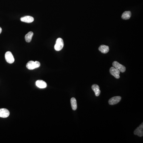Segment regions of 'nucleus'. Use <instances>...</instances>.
<instances>
[{
	"instance_id": "obj_1",
	"label": "nucleus",
	"mask_w": 143,
	"mask_h": 143,
	"mask_svg": "<svg viewBox=\"0 0 143 143\" xmlns=\"http://www.w3.org/2000/svg\"><path fill=\"white\" fill-rule=\"evenodd\" d=\"M26 67L27 69L32 70L39 68L40 66V63L38 61H30L26 64Z\"/></svg>"
},
{
	"instance_id": "obj_2",
	"label": "nucleus",
	"mask_w": 143,
	"mask_h": 143,
	"mask_svg": "<svg viewBox=\"0 0 143 143\" xmlns=\"http://www.w3.org/2000/svg\"><path fill=\"white\" fill-rule=\"evenodd\" d=\"M64 45V43L63 39L61 38H59L57 39L56 44L54 47L55 50L57 51H60L63 47Z\"/></svg>"
},
{
	"instance_id": "obj_3",
	"label": "nucleus",
	"mask_w": 143,
	"mask_h": 143,
	"mask_svg": "<svg viewBox=\"0 0 143 143\" xmlns=\"http://www.w3.org/2000/svg\"><path fill=\"white\" fill-rule=\"evenodd\" d=\"M5 58L7 62L9 64H12L14 62V58L12 53L10 51H7L5 54Z\"/></svg>"
},
{
	"instance_id": "obj_4",
	"label": "nucleus",
	"mask_w": 143,
	"mask_h": 143,
	"mask_svg": "<svg viewBox=\"0 0 143 143\" xmlns=\"http://www.w3.org/2000/svg\"><path fill=\"white\" fill-rule=\"evenodd\" d=\"M113 67L118 70L120 72H124L126 71V68L125 66L121 65L117 61H114L113 63Z\"/></svg>"
},
{
	"instance_id": "obj_5",
	"label": "nucleus",
	"mask_w": 143,
	"mask_h": 143,
	"mask_svg": "<svg viewBox=\"0 0 143 143\" xmlns=\"http://www.w3.org/2000/svg\"><path fill=\"white\" fill-rule=\"evenodd\" d=\"M110 72L112 75L115 77L117 79H119L120 77V72L116 69L114 67H112L110 69Z\"/></svg>"
},
{
	"instance_id": "obj_6",
	"label": "nucleus",
	"mask_w": 143,
	"mask_h": 143,
	"mask_svg": "<svg viewBox=\"0 0 143 143\" xmlns=\"http://www.w3.org/2000/svg\"><path fill=\"white\" fill-rule=\"evenodd\" d=\"M121 100V97L120 96H115L112 97L109 101V103L110 105H114L119 103Z\"/></svg>"
},
{
	"instance_id": "obj_7",
	"label": "nucleus",
	"mask_w": 143,
	"mask_h": 143,
	"mask_svg": "<svg viewBox=\"0 0 143 143\" xmlns=\"http://www.w3.org/2000/svg\"><path fill=\"white\" fill-rule=\"evenodd\" d=\"M143 125L142 124L134 132V134L140 137L143 136Z\"/></svg>"
},
{
	"instance_id": "obj_8",
	"label": "nucleus",
	"mask_w": 143,
	"mask_h": 143,
	"mask_svg": "<svg viewBox=\"0 0 143 143\" xmlns=\"http://www.w3.org/2000/svg\"><path fill=\"white\" fill-rule=\"evenodd\" d=\"M10 115V112L8 109H0V117L2 118H7Z\"/></svg>"
},
{
	"instance_id": "obj_9",
	"label": "nucleus",
	"mask_w": 143,
	"mask_h": 143,
	"mask_svg": "<svg viewBox=\"0 0 143 143\" xmlns=\"http://www.w3.org/2000/svg\"><path fill=\"white\" fill-rule=\"evenodd\" d=\"M34 18L33 17L29 16L23 17L20 18V20L22 22L27 23H32L34 22Z\"/></svg>"
},
{
	"instance_id": "obj_10",
	"label": "nucleus",
	"mask_w": 143,
	"mask_h": 143,
	"mask_svg": "<svg viewBox=\"0 0 143 143\" xmlns=\"http://www.w3.org/2000/svg\"><path fill=\"white\" fill-rule=\"evenodd\" d=\"M36 85L40 88H45L47 86V84L46 82L42 80H38L35 82Z\"/></svg>"
},
{
	"instance_id": "obj_11",
	"label": "nucleus",
	"mask_w": 143,
	"mask_h": 143,
	"mask_svg": "<svg viewBox=\"0 0 143 143\" xmlns=\"http://www.w3.org/2000/svg\"><path fill=\"white\" fill-rule=\"evenodd\" d=\"M92 89L95 93L96 96H99L100 94L101 91L100 87L97 84H93L92 87Z\"/></svg>"
},
{
	"instance_id": "obj_12",
	"label": "nucleus",
	"mask_w": 143,
	"mask_h": 143,
	"mask_svg": "<svg viewBox=\"0 0 143 143\" xmlns=\"http://www.w3.org/2000/svg\"><path fill=\"white\" fill-rule=\"evenodd\" d=\"M99 50L102 53L106 54L109 51V46L105 45H101L99 48Z\"/></svg>"
},
{
	"instance_id": "obj_13",
	"label": "nucleus",
	"mask_w": 143,
	"mask_h": 143,
	"mask_svg": "<svg viewBox=\"0 0 143 143\" xmlns=\"http://www.w3.org/2000/svg\"><path fill=\"white\" fill-rule=\"evenodd\" d=\"M34 35V33L33 32H30L26 34L25 37V40L27 43H30L31 42L32 40V38L33 37Z\"/></svg>"
},
{
	"instance_id": "obj_14",
	"label": "nucleus",
	"mask_w": 143,
	"mask_h": 143,
	"mask_svg": "<svg viewBox=\"0 0 143 143\" xmlns=\"http://www.w3.org/2000/svg\"><path fill=\"white\" fill-rule=\"evenodd\" d=\"M70 102L72 110H76L77 108V104L76 99L74 97H72L71 99Z\"/></svg>"
},
{
	"instance_id": "obj_15",
	"label": "nucleus",
	"mask_w": 143,
	"mask_h": 143,
	"mask_svg": "<svg viewBox=\"0 0 143 143\" xmlns=\"http://www.w3.org/2000/svg\"><path fill=\"white\" fill-rule=\"evenodd\" d=\"M131 12L130 11H125L122 14V18L124 20H128L130 18Z\"/></svg>"
},
{
	"instance_id": "obj_16",
	"label": "nucleus",
	"mask_w": 143,
	"mask_h": 143,
	"mask_svg": "<svg viewBox=\"0 0 143 143\" xmlns=\"http://www.w3.org/2000/svg\"><path fill=\"white\" fill-rule=\"evenodd\" d=\"M2 32V28H1V27H0V34H1Z\"/></svg>"
}]
</instances>
